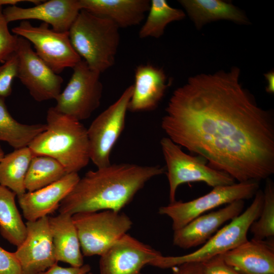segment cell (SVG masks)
I'll list each match as a JSON object with an SVG mask.
<instances>
[{
	"instance_id": "1",
	"label": "cell",
	"mask_w": 274,
	"mask_h": 274,
	"mask_svg": "<svg viewBox=\"0 0 274 274\" xmlns=\"http://www.w3.org/2000/svg\"><path fill=\"white\" fill-rule=\"evenodd\" d=\"M236 66L191 76L176 89L161 122L167 137L238 182L274 173V120L240 82Z\"/></svg>"
},
{
	"instance_id": "2",
	"label": "cell",
	"mask_w": 274,
	"mask_h": 274,
	"mask_svg": "<svg viewBox=\"0 0 274 274\" xmlns=\"http://www.w3.org/2000/svg\"><path fill=\"white\" fill-rule=\"evenodd\" d=\"M165 173L160 165L112 164L89 170L80 178L62 200L58 212L71 216L79 213L121 210L152 178Z\"/></svg>"
},
{
	"instance_id": "3",
	"label": "cell",
	"mask_w": 274,
	"mask_h": 274,
	"mask_svg": "<svg viewBox=\"0 0 274 274\" xmlns=\"http://www.w3.org/2000/svg\"><path fill=\"white\" fill-rule=\"evenodd\" d=\"M46 128L29 144L33 156L46 155L58 161L67 174L77 173L90 161L87 129L81 121L50 107Z\"/></svg>"
},
{
	"instance_id": "4",
	"label": "cell",
	"mask_w": 274,
	"mask_h": 274,
	"mask_svg": "<svg viewBox=\"0 0 274 274\" xmlns=\"http://www.w3.org/2000/svg\"><path fill=\"white\" fill-rule=\"evenodd\" d=\"M111 21L81 10L68 30L73 47L92 70L100 74L115 63L120 36Z\"/></svg>"
},
{
	"instance_id": "5",
	"label": "cell",
	"mask_w": 274,
	"mask_h": 274,
	"mask_svg": "<svg viewBox=\"0 0 274 274\" xmlns=\"http://www.w3.org/2000/svg\"><path fill=\"white\" fill-rule=\"evenodd\" d=\"M252 203L244 212L219 229L203 246L186 255L164 256L154 260L150 265L160 268L172 267L187 262L201 263L221 255L244 243L252 223L259 216L263 204V191L259 189Z\"/></svg>"
},
{
	"instance_id": "6",
	"label": "cell",
	"mask_w": 274,
	"mask_h": 274,
	"mask_svg": "<svg viewBox=\"0 0 274 274\" xmlns=\"http://www.w3.org/2000/svg\"><path fill=\"white\" fill-rule=\"evenodd\" d=\"M160 145L166 164L165 173L169 185V203L176 200L177 190L184 183L202 182L214 188L235 183L227 173L207 165L204 158L183 152L180 146L167 136L161 139Z\"/></svg>"
},
{
	"instance_id": "7",
	"label": "cell",
	"mask_w": 274,
	"mask_h": 274,
	"mask_svg": "<svg viewBox=\"0 0 274 274\" xmlns=\"http://www.w3.org/2000/svg\"><path fill=\"white\" fill-rule=\"evenodd\" d=\"M72 218L84 256H100L132 225L125 214L110 210L79 213Z\"/></svg>"
},
{
	"instance_id": "8",
	"label": "cell",
	"mask_w": 274,
	"mask_h": 274,
	"mask_svg": "<svg viewBox=\"0 0 274 274\" xmlns=\"http://www.w3.org/2000/svg\"><path fill=\"white\" fill-rule=\"evenodd\" d=\"M259 189V182L255 181L217 186L206 194L192 200H176L160 207L158 213L171 219L174 231L209 211L237 200L250 199Z\"/></svg>"
},
{
	"instance_id": "9",
	"label": "cell",
	"mask_w": 274,
	"mask_h": 274,
	"mask_svg": "<svg viewBox=\"0 0 274 274\" xmlns=\"http://www.w3.org/2000/svg\"><path fill=\"white\" fill-rule=\"evenodd\" d=\"M70 80L55 99V109L80 121L89 118L100 104L103 86L100 74L83 60L73 68Z\"/></svg>"
},
{
	"instance_id": "10",
	"label": "cell",
	"mask_w": 274,
	"mask_h": 274,
	"mask_svg": "<svg viewBox=\"0 0 274 274\" xmlns=\"http://www.w3.org/2000/svg\"><path fill=\"white\" fill-rule=\"evenodd\" d=\"M132 89V85L127 87L117 100L100 113L87 128L90 160L97 168L111 163L110 155L124 129Z\"/></svg>"
},
{
	"instance_id": "11",
	"label": "cell",
	"mask_w": 274,
	"mask_h": 274,
	"mask_svg": "<svg viewBox=\"0 0 274 274\" xmlns=\"http://www.w3.org/2000/svg\"><path fill=\"white\" fill-rule=\"evenodd\" d=\"M12 31L31 43L38 56L56 74L73 68L82 60L72 45L68 31H56L43 22L33 26L27 20L13 27Z\"/></svg>"
},
{
	"instance_id": "12",
	"label": "cell",
	"mask_w": 274,
	"mask_h": 274,
	"mask_svg": "<svg viewBox=\"0 0 274 274\" xmlns=\"http://www.w3.org/2000/svg\"><path fill=\"white\" fill-rule=\"evenodd\" d=\"M16 53L17 77L33 98L39 102L55 100L61 92L62 78L38 56L27 40L19 36Z\"/></svg>"
},
{
	"instance_id": "13",
	"label": "cell",
	"mask_w": 274,
	"mask_h": 274,
	"mask_svg": "<svg viewBox=\"0 0 274 274\" xmlns=\"http://www.w3.org/2000/svg\"><path fill=\"white\" fill-rule=\"evenodd\" d=\"M26 235L14 252L22 274H38L57 263L49 225V216L27 221Z\"/></svg>"
},
{
	"instance_id": "14",
	"label": "cell",
	"mask_w": 274,
	"mask_h": 274,
	"mask_svg": "<svg viewBox=\"0 0 274 274\" xmlns=\"http://www.w3.org/2000/svg\"><path fill=\"white\" fill-rule=\"evenodd\" d=\"M161 253L127 233L100 256L99 274H141Z\"/></svg>"
},
{
	"instance_id": "15",
	"label": "cell",
	"mask_w": 274,
	"mask_h": 274,
	"mask_svg": "<svg viewBox=\"0 0 274 274\" xmlns=\"http://www.w3.org/2000/svg\"><path fill=\"white\" fill-rule=\"evenodd\" d=\"M81 10L79 0H50L28 8L8 6L3 14L8 23L36 19L51 25L56 31L63 32L68 31Z\"/></svg>"
},
{
	"instance_id": "16",
	"label": "cell",
	"mask_w": 274,
	"mask_h": 274,
	"mask_svg": "<svg viewBox=\"0 0 274 274\" xmlns=\"http://www.w3.org/2000/svg\"><path fill=\"white\" fill-rule=\"evenodd\" d=\"M244 206V200H237L196 217L183 227L174 231V245L188 249L204 244L225 223L240 215Z\"/></svg>"
},
{
	"instance_id": "17",
	"label": "cell",
	"mask_w": 274,
	"mask_h": 274,
	"mask_svg": "<svg viewBox=\"0 0 274 274\" xmlns=\"http://www.w3.org/2000/svg\"><path fill=\"white\" fill-rule=\"evenodd\" d=\"M80 177L77 173L66 174L57 181L32 192L18 196L24 218L33 221L58 209L62 200L68 194Z\"/></svg>"
},
{
	"instance_id": "18",
	"label": "cell",
	"mask_w": 274,
	"mask_h": 274,
	"mask_svg": "<svg viewBox=\"0 0 274 274\" xmlns=\"http://www.w3.org/2000/svg\"><path fill=\"white\" fill-rule=\"evenodd\" d=\"M221 256L242 274H274L273 238L253 237Z\"/></svg>"
},
{
	"instance_id": "19",
	"label": "cell",
	"mask_w": 274,
	"mask_h": 274,
	"mask_svg": "<svg viewBox=\"0 0 274 274\" xmlns=\"http://www.w3.org/2000/svg\"><path fill=\"white\" fill-rule=\"evenodd\" d=\"M171 83L161 67L150 63L138 66L128 111L140 112L155 110Z\"/></svg>"
},
{
	"instance_id": "20",
	"label": "cell",
	"mask_w": 274,
	"mask_h": 274,
	"mask_svg": "<svg viewBox=\"0 0 274 274\" xmlns=\"http://www.w3.org/2000/svg\"><path fill=\"white\" fill-rule=\"evenodd\" d=\"M81 10L107 19L119 28L139 24L150 6L149 0H79Z\"/></svg>"
},
{
	"instance_id": "21",
	"label": "cell",
	"mask_w": 274,
	"mask_h": 274,
	"mask_svg": "<svg viewBox=\"0 0 274 274\" xmlns=\"http://www.w3.org/2000/svg\"><path fill=\"white\" fill-rule=\"evenodd\" d=\"M49 225L57 262H64L73 267L83 265L84 256L72 216L59 213L49 217Z\"/></svg>"
},
{
	"instance_id": "22",
	"label": "cell",
	"mask_w": 274,
	"mask_h": 274,
	"mask_svg": "<svg viewBox=\"0 0 274 274\" xmlns=\"http://www.w3.org/2000/svg\"><path fill=\"white\" fill-rule=\"evenodd\" d=\"M179 3L198 29L221 19L243 24L249 23L243 12L230 3L220 0H180Z\"/></svg>"
},
{
	"instance_id": "23",
	"label": "cell",
	"mask_w": 274,
	"mask_h": 274,
	"mask_svg": "<svg viewBox=\"0 0 274 274\" xmlns=\"http://www.w3.org/2000/svg\"><path fill=\"white\" fill-rule=\"evenodd\" d=\"M33 156L28 147L15 149L4 155L0 161V185L17 196L25 193V179Z\"/></svg>"
},
{
	"instance_id": "24",
	"label": "cell",
	"mask_w": 274,
	"mask_h": 274,
	"mask_svg": "<svg viewBox=\"0 0 274 274\" xmlns=\"http://www.w3.org/2000/svg\"><path fill=\"white\" fill-rule=\"evenodd\" d=\"M16 196L12 191L0 185V233L18 247L25 238L26 226L17 209Z\"/></svg>"
},
{
	"instance_id": "25",
	"label": "cell",
	"mask_w": 274,
	"mask_h": 274,
	"mask_svg": "<svg viewBox=\"0 0 274 274\" xmlns=\"http://www.w3.org/2000/svg\"><path fill=\"white\" fill-rule=\"evenodd\" d=\"M0 96V141L7 142L15 149L28 147L46 128V124H26L19 122L9 113Z\"/></svg>"
},
{
	"instance_id": "26",
	"label": "cell",
	"mask_w": 274,
	"mask_h": 274,
	"mask_svg": "<svg viewBox=\"0 0 274 274\" xmlns=\"http://www.w3.org/2000/svg\"><path fill=\"white\" fill-rule=\"evenodd\" d=\"M67 174L63 166L54 158L46 155L33 156L24 182L27 192H32L51 184Z\"/></svg>"
},
{
	"instance_id": "27",
	"label": "cell",
	"mask_w": 274,
	"mask_h": 274,
	"mask_svg": "<svg viewBox=\"0 0 274 274\" xmlns=\"http://www.w3.org/2000/svg\"><path fill=\"white\" fill-rule=\"evenodd\" d=\"M185 13L181 9L172 7L165 0L150 1L146 21L141 28L140 39L161 37L166 26L170 23L184 19Z\"/></svg>"
},
{
	"instance_id": "28",
	"label": "cell",
	"mask_w": 274,
	"mask_h": 274,
	"mask_svg": "<svg viewBox=\"0 0 274 274\" xmlns=\"http://www.w3.org/2000/svg\"><path fill=\"white\" fill-rule=\"evenodd\" d=\"M263 201L258 218L251 224L249 231L253 238L259 239L273 238L274 236V184L266 179Z\"/></svg>"
},
{
	"instance_id": "29",
	"label": "cell",
	"mask_w": 274,
	"mask_h": 274,
	"mask_svg": "<svg viewBox=\"0 0 274 274\" xmlns=\"http://www.w3.org/2000/svg\"><path fill=\"white\" fill-rule=\"evenodd\" d=\"M8 24L0 6V62L2 63L16 53L18 44V36L10 32Z\"/></svg>"
},
{
	"instance_id": "30",
	"label": "cell",
	"mask_w": 274,
	"mask_h": 274,
	"mask_svg": "<svg viewBox=\"0 0 274 274\" xmlns=\"http://www.w3.org/2000/svg\"><path fill=\"white\" fill-rule=\"evenodd\" d=\"M18 59L15 53L0 65V96L6 98L12 91V82L17 75Z\"/></svg>"
},
{
	"instance_id": "31",
	"label": "cell",
	"mask_w": 274,
	"mask_h": 274,
	"mask_svg": "<svg viewBox=\"0 0 274 274\" xmlns=\"http://www.w3.org/2000/svg\"><path fill=\"white\" fill-rule=\"evenodd\" d=\"M200 263V274H242L227 265L221 255Z\"/></svg>"
},
{
	"instance_id": "32",
	"label": "cell",
	"mask_w": 274,
	"mask_h": 274,
	"mask_svg": "<svg viewBox=\"0 0 274 274\" xmlns=\"http://www.w3.org/2000/svg\"><path fill=\"white\" fill-rule=\"evenodd\" d=\"M0 274H22L21 267L14 252L0 247Z\"/></svg>"
},
{
	"instance_id": "33",
	"label": "cell",
	"mask_w": 274,
	"mask_h": 274,
	"mask_svg": "<svg viewBox=\"0 0 274 274\" xmlns=\"http://www.w3.org/2000/svg\"><path fill=\"white\" fill-rule=\"evenodd\" d=\"M90 271L91 267L88 264L80 267H64L59 266L57 263L38 274H87Z\"/></svg>"
},
{
	"instance_id": "34",
	"label": "cell",
	"mask_w": 274,
	"mask_h": 274,
	"mask_svg": "<svg viewBox=\"0 0 274 274\" xmlns=\"http://www.w3.org/2000/svg\"><path fill=\"white\" fill-rule=\"evenodd\" d=\"M173 274H200V263L187 262L171 268Z\"/></svg>"
},
{
	"instance_id": "35",
	"label": "cell",
	"mask_w": 274,
	"mask_h": 274,
	"mask_svg": "<svg viewBox=\"0 0 274 274\" xmlns=\"http://www.w3.org/2000/svg\"><path fill=\"white\" fill-rule=\"evenodd\" d=\"M264 76L267 82L266 91L268 93H273L274 92V73L269 72L265 74Z\"/></svg>"
},
{
	"instance_id": "36",
	"label": "cell",
	"mask_w": 274,
	"mask_h": 274,
	"mask_svg": "<svg viewBox=\"0 0 274 274\" xmlns=\"http://www.w3.org/2000/svg\"><path fill=\"white\" fill-rule=\"evenodd\" d=\"M23 2H28L32 3L35 5H38L42 2V1L39 0H0V6L3 5H8V6H16V4Z\"/></svg>"
},
{
	"instance_id": "37",
	"label": "cell",
	"mask_w": 274,
	"mask_h": 274,
	"mask_svg": "<svg viewBox=\"0 0 274 274\" xmlns=\"http://www.w3.org/2000/svg\"><path fill=\"white\" fill-rule=\"evenodd\" d=\"M4 155H5V154H4V152L3 151V150L1 146H0V161L3 158Z\"/></svg>"
},
{
	"instance_id": "38",
	"label": "cell",
	"mask_w": 274,
	"mask_h": 274,
	"mask_svg": "<svg viewBox=\"0 0 274 274\" xmlns=\"http://www.w3.org/2000/svg\"><path fill=\"white\" fill-rule=\"evenodd\" d=\"M87 274H93L92 272H89V273H88Z\"/></svg>"
}]
</instances>
